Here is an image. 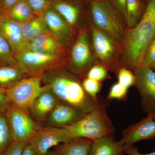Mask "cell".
I'll list each match as a JSON object with an SVG mask.
<instances>
[{"label":"cell","instance_id":"cell-1","mask_svg":"<svg viewBox=\"0 0 155 155\" xmlns=\"http://www.w3.org/2000/svg\"><path fill=\"white\" fill-rule=\"evenodd\" d=\"M155 36V0H149L141 19L125 32L123 62L128 69L141 66L143 56L148 44Z\"/></svg>","mask_w":155,"mask_h":155},{"label":"cell","instance_id":"cell-2","mask_svg":"<svg viewBox=\"0 0 155 155\" xmlns=\"http://www.w3.org/2000/svg\"><path fill=\"white\" fill-rule=\"evenodd\" d=\"M45 88L52 91L61 101L69 104L85 114L106 103L99 98L91 97L75 78L62 72L47 74L45 76Z\"/></svg>","mask_w":155,"mask_h":155},{"label":"cell","instance_id":"cell-3","mask_svg":"<svg viewBox=\"0 0 155 155\" xmlns=\"http://www.w3.org/2000/svg\"><path fill=\"white\" fill-rule=\"evenodd\" d=\"M107 103L86 114L77 122L65 126L72 138L83 137L93 141L112 134L114 127L106 110Z\"/></svg>","mask_w":155,"mask_h":155},{"label":"cell","instance_id":"cell-4","mask_svg":"<svg viewBox=\"0 0 155 155\" xmlns=\"http://www.w3.org/2000/svg\"><path fill=\"white\" fill-rule=\"evenodd\" d=\"M90 13L96 27L107 34L116 41H123L124 21L110 0H89Z\"/></svg>","mask_w":155,"mask_h":155},{"label":"cell","instance_id":"cell-5","mask_svg":"<svg viewBox=\"0 0 155 155\" xmlns=\"http://www.w3.org/2000/svg\"><path fill=\"white\" fill-rule=\"evenodd\" d=\"M41 75L24 78L5 92L12 105L27 113L33 101L44 89L41 86Z\"/></svg>","mask_w":155,"mask_h":155},{"label":"cell","instance_id":"cell-6","mask_svg":"<svg viewBox=\"0 0 155 155\" xmlns=\"http://www.w3.org/2000/svg\"><path fill=\"white\" fill-rule=\"evenodd\" d=\"M72 139L64 127L49 125L37 128L28 141L37 155H45L54 147Z\"/></svg>","mask_w":155,"mask_h":155},{"label":"cell","instance_id":"cell-7","mask_svg":"<svg viewBox=\"0 0 155 155\" xmlns=\"http://www.w3.org/2000/svg\"><path fill=\"white\" fill-rule=\"evenodd\" d=\"M66 54H41L23 50L15 54V60L28 71L29 74L38 75L50 69L60 66Z\"/></svg>","mask_w":155,"mask_h":155},{"label":"cell","instance_id":"cell-8","mask_svg":"<svg viewBox=\"0 0 155 155\" xmlns=\"http://www.w3.org/2000/svg\"><path fill=\"white\" fill-rule=\"evenodd\" d=\"M134 86L141 96L142 108L148 114L155 112V72L150 67H139L134 70Z\"/></svg>","mask_w":155,"mask_h":155},{"label":"cell","instance_id":"cell-9","mask_svg":"<svg viewBox=\"0 0 155 155\" xmlns=\"http://www.w3.org/2000/svg\"><path fill=\"white\" fill-rule=\"evenodd\" d=\"M5 114L8 122L13 140L28 142L37 127L27 113L12 105Z\"/></svg>","mask_w":155,"mask_h":155},{"label":"cell","instance_id":"cell-10","mask_svg":"<svg viewBox=\"0 0 155 155\" xmlns=\"http://www.w3.org/2000/svg\"><path fill=\"white\" fill-rule=\"evenodd\" d=\"M122 139L119 140L124 151L131 147L137 142L155 137V120L153 113L146 118L129 125L122 131Z\"/></svg>","mask_w":155,"mask_h":155},{"label":"cell","instance_id":"cell-11","mask_svg":"<svg viewBox=\"0 0 155 155\" xmlns=\"http://www.w3.org/2000/svg\"><path fill=\"white\" fill-rule=\"evenodd\" d=\"M43 16L50 32L65 47L72 38V26L50 6Z\"/></svg>","mask_w":155,"mask_h":155},{"label":"cell","instance_id":"cell-12","mask_svg":"<svg viewBox=\"0 0 155 155\" xmlns=\"http://www.w3.org/2000/svg\"><path fill=\"white\" fill-rule=\"evenodd\" d=\"M0 35L8 42L14 55L24 50L27 44L21 23L5 15H0Z\"/></svg>","mask_w":155,"mask_h":155},{"label":"cell","instance_id":"cell-13","mask_svg":"<svg viewBox=\"0 0 155 155\" xmlns=\"http://www.w3.org/2000/svg\"><path fill=\"white\" fill-rule=\"evenodd\" d=\"M86 114L78 108L61 101L50 113L46 121L49 125L64 127L80 120Z\"/></svg>","mask_w":155,"mask_h":155},{"label":"cell","instance_id":"cell-14","mask_svg":"<svg viewBox=\"0 0 155 155\" xmlns=\"http://www.w3.org/2000/svg\"><path fill=\"white\" fill-rule=\"evenodd\" d=\"M91 35L93 45L97 57L103 63L110 64L116 55V41L96 27L92 28Z\"/></svg>","mask_w":155,"mask_h":155},{"label":"cell","instance_id":"cell-15","mask_svg":"<svg viewBox=\"0 0 155 155\" xmlns=\"http://www.w3.org/2000/svg\"><path fill=\"white\" fill-rule=\"evenodd\" d=\"M60 101L52 91L44 87L43 90L33 101L29 111L37 121L46 120L50 113Z\"/></svg>","mask_w":155,"mask_h":155},{"label":"cell","instance_id":"cell-16","mask_svg":"<svg viewBox=\"0 0 155 155\" xmlns=\"http://www.w3.org/2000/svg\"><path fill=\"white\" fill-rule=\"evenodd\" d=\"M24 50L41 54H66V49L50 32H46L27 43Z\"/></svg>","mask_w":155,"mask_h":155},{"label":"cell","instance_id":"cell-17","mask_svg":"<svg viewBox=\"0 0 155 155\" xmlns=\"http://www.w3.org/2000/svg\"><path fill=\"white\" fill-rule=\"evenodd\" d=\"M71 55L72 65L77 71H83L90 63L91 54L86 32L81 31L78 34Z\"/></svg>","mask_w":155,"mask_h":155},{"label":"cell","instance_id":"cell-18","mask_svg":"<svg viewBox=\"0 0 155 155\" xmlns=\"http://www.w3.org/2000/svg\"><path fill=\"white\" fill-rule=\"evenodd\" d=\"M84 2L49 0L50 6L62 16L71 26L78 22L81 14L80 3Z\"/></svg>","mask_w":155,"mask_h":155},{"label":"cell","instance_id":"cell-19","mask_svg":"<svg viewBox=\"0 0 155 155\" xmlns=\"http://www.w3.org/2000/svg\"><path fill=\"white\" fill-rule=\"evenodd\" d=\"M124 149L111 134L93 141L89 155H125Z\"/></svg>","mask_w":155,"mask_h":155},{"label":"cell","instance_id":"cell-20","mask_svg":"<svg viewBox=\"0 0 155 155\" xmlns=\"http://www.w3.org/2000/svg\"><path fill=\"white\" fill-rule=\"evenodd\" d=\"M28 72L25 67L18 63L0 66V87L10 88L24 78Z\"/></svg>","mask_w":155,"mask_h":155},{"label":"cell","instance_id":"cell-21","mask_svg":"<svg viewBox=\"0 0 155 155\" xmlns=\"http://www.w3.org/2000/svg\"><path fill=\"white\" fill-rule=\"evenodd\" d=\"M93 140L83 137H75L58 145L60 155H89Z\"/></svg>","mask_w":155,"mask_h":155},{"label":"cell","instance_id":"cell-22","mask_svg":"<svg viewBox=\"0 0 155 155\" xmlns=\"http://www.w3.org/2000/svg\"><path fill=\"white\" fill-rule=\"evenodd\" d=\"M23 38L26 43L46 32H50L43 16H35L27 21L21 22Z\"/></svg>","mask_w":155,"mask_h":155},{"label":"cell","instance_id":"cell-23","mask_svg":"<svg viewBox=\"0 0 155 155\" xmlns=\"http://www.w3.org/2000/svg\"><path fill=\"white\" fill-rule=\"evenodd\" d=\"M2 15L20 23L27 21L35 16L26 0H19L8 11Z\"/></svg>","mask_w":155,"mask_h":155},{"label":"cell","instance_id":"cell-24","mask_svg":"<svg viewBox=\"0 0 155 155\" xmlns=\"http://www.w3.org/2000/svg\"><path fill=\"white\" fill-rule=\"evenodd\" d=\"M126 23L129 28H132L141 19L146 5L143 0H126Z\"/></svg>","mask_w":155,"mask_h":155},{"label":"cell","instance_id":"cell-25","mask_svg":"<svg viewBox=\"0 0 155 155\" xmlns=\"http://www.w3.org/2000/svg\"><path fill=\"white\" fill-rule=\"evenodd\" d=\"M13 141L12 133L5 113L0 112V153Z\"/></svg>","mask_w":155,"mask_h":155},{"label":"cell","instance_id":"cell-26","mask_svg":"<svg viewBox=\"0 0 155 155\" xmlns=\"http://www.w3.org/2000/svg\"><path fill=\"white\" fill-rule=\"evenodd\" d=\"M17 63L11 46L5 39L0 35V66Z\"/></svg>","mask_w":155,"mask_h":155},{"label":"cell","instance_id":"cell-27","mask_svg":"<svg viewBox=\"0 0 155 155\" xmlns=\"http://www.w3.org/2000/svg\"><path fill=\"white\" fill-rule=\"evenodd\" d=\"M84 89L88 95L94 100L99 98L97 96L101 88V84L100 81L87 78L82 82Z\"/></svg>","mask_w":155,"mask_h":155},{"label":"cell","instance_id":"cell-28","mask_svg":"<svg viewBox=\"0 0 155 155\" xmlns=\"http://www.w3.org/2000/svg\"><path fill=\"white\" fill-rule=\"evenodd\" d=\"M155 63V36L146 48L140 67H150Z\"/></svg>","mask_w":155,"mask_h":155},{"label":"cell","instance_id":"cell-29","mask_svg":"<svg viewBox=\"0 0 155 155\" xmlns=\"http://www.w3.org/2000/svg\"><path fill=\"white\" fill-rule=\"evenodd\" d=\"M128 88L117 82L111 87L107 97L108 100L114 99L125 101L127 99Z\"/></svg>","mask_w":155,"mask_h":155},{"label":"cell","instance_id":"cell-30","mask_svg":"<svg viewBox=\"0 0 155 155\" xmlns=\"http://www.w3.org/2000/svg\"><path fill=\"white\" fill-rule=\"evenodd\" d=\"M118 82L123 86L129 88L134 85L135 77L134 74L127 68H121L118 72Z\"/></svg>","mask_w":155,"mask_h":155},{"label":"cell","instance_id":"cell-31","mask_svg":"<svg viewBox=\"0 0 155 155\" xmlns=\"http://www.w3.org/2000/svg\"><path fill=\"white\" fill-rule=\"evenodd\" d=\"M109 77L106 67L101 65H96L89 70L87 78L101 82Z\"/></svg>","mask_w":155,"mask_h":155},{"label":"cell","instance_id":"cell-32","mask_svg":"<svg viewBox=\"0 0 155 155\" xmlns=\"http://www.w3.org/2000/svg\"><path fill=\"white\" fill-rule=\"evenodd\" d=\"M28 142L13 140L0 155H22Z\"/></svg>","mask_w":155,"mask_h":155},{"label":"cell","instance_id":"cell-33","mask_svg":"<svg viewBox=\"0 0 155 155\" xmlns=\"http://www.w3.org/2000/svg\"><path fill=\"white\" fill-rule=\"evenodd\" d=\"M35 16L42 15L49 7V0H26Z\"/></svg>","mask_w":155,"mask_h":155},{"label":"cell","instance_id":"cell-34","mask_svg":"<svg viewBox=\"0 0 155 155\" xmlns=\"http://www.w3.org/2000/svg\"><path fill=\"white\" fill-rule=\"evenodd\" d=\"M116 11L120 14L124 22H126V0H110Z\"/></svg>","mask_w":155,"mask_h":155},{"label":"cell","instance_id":"cell-35","mask_svg":"<svg viewBox=\"0 0 155 155\" xmlns=\"http://www.w3.org/2000/svg\"><path fill=\"white\" fill-rule=\"evenodd\" d=\"M11 106V103L5 92V89L0 87V112L5 113Z\"/></svg>","mask_w":155,"mask_h":155},{"label":"cell","instance_id":"cell-36","mask_svg":"<svg viewBox=\"0 0 155 155\" xmlns=\"http://www.w3.org/2000/svg\"><path fill=\"white\" fill-rule=\"evenodd\" d=\"M19 0H1L2 14H4L7 12L11 7H13ZM1 14V15H2Z\"/></svg>","mask_w":155,"mask_h":155},{"label":"cell","instance_id":"cell-37","mask_svg":"<svg viewBox=\"0 0 155 155\" xmlns=\"http://www.w3.org/2000/svg\"><path fill=\"white\" fill-rule=\"evenodd\" d=\"M125 153L128 155H155V151L149 153H141L138 152V150L133 147L127 149L125 150Z\"/></svg>","mask_w":155,"mask_h":155},{"label":"cell","instance_id":"cell-38","mask_svg":"<svg viewBox=\"0 0 155 155\" xmlns=\"http://www.w3.org/2000/svg\"><path fill=\"white\" fill-rule=\"evenodd\" d=\"M22 155H37L33 148L28 144L25 146L23 150Z\"/></svg>","mask_w":155,"mask_h":155},{"label":"cell","instance_id":"cell-39","mask_svg":"<svg viewBox=\"0 0 155 155\" xmlns=\"http://www.w3.org/2000/svg\"><path fill=\"white\" fill-rule=\"evenodd\" d=\"M45 155H60L57 150L51 149Z\"/></svg>","mask_w":155,"mask_h":155},{"label":"cell","instance_id":"cell-40","mask_svg":"<svg viewBox=\"0 0 155 155\" xmlns=\"http://www.w3.org/2000/svg\"><path fill=\"white\" fill-rule=\"evenodd\" d=\"M64 1H75V2H87L89 0H64Z\"/></svg>","mask_w":155,"mask_h":155},{"label":"cell","instance_id":"cell-41","mask_svg":"<svg viewBox=\"0 0 155 155\" xmlns=\"http://www.w3.org/2000/svg\"><path fill=\"white\" fill-rule=\"evenodd\" d=\"M150 68H151L154 71V70H155V63L153 64V65L150 67Z\"/></svg>","mask_w":155,"mask_h":155},{"label":"cell","instance_id":"cell-42","mask_svg":"<svg viewBox=\"0 0 155 155\" xmlns=\"http://www.w3.org/2000/svg\"><path fill=\"white\" fill-rule=\"evenodd\" d=\"M2 14V4H1V0H0V15Z\"/></svg>","mask_w":155,"mask_h":155},{"label":"cell","instance_id":"cell-43","mask_svg":"<svg viewBox=\"0 0 155 155\" xmlns=\"http://www.w3.org/2000/svg\"><path fill=\"white\" fill-rule=\"evenodd\" d=\"M143 2L145 4L147 5V3L148 2L149 0H143Z\"/></svg>","mask_w":155,"mask_h":155},{"label":"cell","instance_id":"cell-44","mask_svg":"<svg viewBox=\"0 0 155 155\" xmlns=\"http://www.w3.org/2000/svg\"><path fill=\"white\" fill-rule=\"evenodd\" d=\"M154 115V120H155V112L153 113Z\"/></svg>","mask_w":155,"mask_h":155},{"label":"cell","instance_id":"cell-45","mask_svg":"<svg viewBox=\"0 0 155 155\" xmlns=\"http://www.w3.org/2000/svg\"><path fill=\"white\" fill-rule=\"evenodd\" d=\"M0 154H1V153H0Z\"/></svg>","mask_w":155,"mask_h":155}]
</instances>
